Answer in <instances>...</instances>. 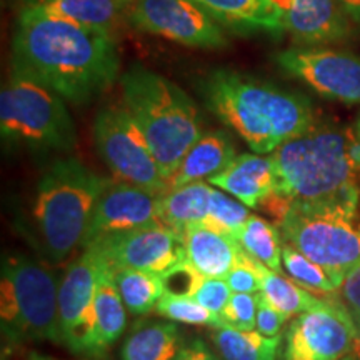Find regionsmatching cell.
Wrapping results in <instances>:
<instances>
[{
  "mask_svg": "<svg viewBox=\"0 0 360 360\" xmlns=\"http://www.w3.org/2000/svg\"><path fill=\"white\" fill-rule=\"evenodd\" d=\"M12 67L82 105L114 85L120 53L110 30L25 8L13 32Z\"/></svg>",
  "mask_w": 360,
  "mask_h": 360,
  "instance_id": "1",
  "label": "cell"
},
{
  "mask_svg": "<svg viewBox=\"0 0 360 360\" xmlns=\"http://www.w3.org/2000/svg\"><path fill=\"white\" fill-rule=\"evenodd\" d=\"M127 4L129 0H44L30 8L45 15L112 32L122 19H127Z\"/></svg>",
  "mask_w": 360,
  "mask_h": 360,
  "instance_id": "23",
  "label": "cell"
},
{
  "mask_svg": "<svg viewBox=\"0 0 360 360\" xmlns=\"http://www.w3.org/2000/svg\"><path fill=\"white\" fill-rule=\"evenodd\" d=\"M289 321V315H285L281 310L274 307L265 297L260 294L259 307H257V323H255V330L267 337L281 335L282 327Z\"/></svg>",
  "mask_w": 360,
  "mask_h": 360,
  "instance_id": "37",
  "label": "cell"
},
{
  "mask_svg": "<svg viewBox=\"0 0 360 360\" xmlns=\"http://www.w3.org/2000/svg\"><path fill=\"white\" fill-rule=\"evenodd\" d=\"M359 135H360V122H359Z\"/></svg>",
  "mask_w": 360,
  "mask_h": 360,
  "instance_id": "45",
  "label": "cell"
},
{
  "mask_svg": "<svg viewBox=\"0 0 360 360\" xmlns=\"http://www.w3.org/2000/svg\"><path fill=\"white\" fill-rule=\"evenodd\" d=\"M282 29L307 45L337 42L350 34L347 12L339 0H292Z\"/></svg>",
  "mask_w": 360,
  "mask_h": 360,
  "instance_id": "17",
  "label": "cell"
},
{
  "mask_svg": "<svg viewBox=\"0 0 360 360\" xmlns=\"http://www.w3.org/2000/svg\"><path fill=\"white\" fill-rule=\"evenodd\" d=\"M212 340L222 360H277L282 335L267 337L259 330L215 328Z\"/></svg>",
  "mask_w": 360,
  "mask_h": 360,
  "instance_id": "25",
  "label": "cell"
},
{
  "mask_svg": "<svg viewBox=\"0 0 360 360\" xmlns=\"http://www.w3.org/2000/svg\"><path fill=\"white\" fill-rule=\"evenodd\" d=\"M259 299L260 292H257V294L233 292L222 312V317L227 322V326L238 328V330H255Z\"/></svg>",
  "mask_w": 360,
  "mask_h": 360,
  "instance_id": "33",
  "label": "cell"
},
{
  "mask_svg": "<svg viewBox=\"0 0 360 360\" xmlns=\"http://www.w3.org/2000/svg\"><path fill=\"white\" fill-rule=\"evenodd\" d=\"M155 312L167 321L188 323V326H207L214 328L229 327L222 315L210 312L191 295H179L165 292L157 304Z\"/></svg>",
  "mask_w": 360,
  "mask_h": 360,
  "instance_id": "30",
  "label": "cell"
},
{
  "mask_svg": "<svg viewBox=\"0 0 360 360\" xmlns=\"http://www.w3.org/2000/svg\"><path fill=\"white\" fill-rule=\"evenodd\" d=\"M182 347V334L177 323L143 321L130 328L120 357L122 360H177Z\"/></svg>",
  "mask_w": 360,
  "mask_h": 360,
  "instance_id": "21",
  "label": "cell"
},
{
  "mask_svg": "<svg viewBox=\"0 0 360 360\" xmlns=\"http://www.w3.org/2000/svg\"><path fill=\"white\" fill-rule=\"evenodd\" d=\"M0 132L6 146L34 152H70L77 146L64 98L15 67L0 92Z\"/></svg>",
  "mask_w": 360,
  "mask_h": 360,
  "instance_id": "6",
  "label": "cell"
},
{
  "mask_svg": "<svg viewBox=\"0 0 360 360\" xmlns=\"http://www.w3.org/2000/svg\"><path fill=\"white\" fill-rule=\"evenodd\" d=\"M209 182L231 193L249 209H257L276 191V170L270 155L242 154Z\"/></svg>",
  "mask_w": 360,
  "mask_h": 360,
  "instance_id": "19",
  "label": "cell"
},
{
  "mask_svg": "<svg viewBox=\"0 0 360 360\" xmlns=\"http://www.w3.org/2000/svg\"><path fill=\"white\" fill-rule=\"evenodd\" d=\"M127 309L117 289L114 269L107 262L98 278L96 297L84 326L69 344L72 354L84 357H98L109 350L127 327Z\"/></svg>",
  "mask_w": 360,
  "mask_h": 360,
  "instance_id": "15",
  "label": "cell"
},
{
  "mask_svg": "<svg viewBox=\"0 0 360 360\" xmlns=\"http://www.w3.org/2000/svg\"><path fill=\"white\" fill-rule=\"evenodd\" d=\"M97 245L114 269H135L164 276L186 260L182 237L162 222L103 237Z\"/></svg>",
  "mask_w": 360,
  "mask_h": 360,
  "instance_id": "13",
  "label": "cell"
},
{
  "mask_svg": "<svg viewBox=\"0 0 360 360\" xmlns=\"http://www.w3.org/2000/svg\"><path fill=\"white\" fill-rule=\"evenodd\" d=\"M127 20L135 29L186 47L227 45L222 24L197 0H129Z\"/></svg>",
  "mask_w": 360,
  "mask_h": 360,
  "instance_id": "10",
  "label": "cell"
},
{
  "mask_svg": "<svg viewBox=\"0 0 360 360\" xmlns=\"http://www.w3.org/2000/svg\"><path fill=\"white\" fill-rule=\"evenodd\" d=\"M220 24L245 30L281 34L282 20L265 0H197Z\"/></svg>",
  "mask_w": 360,
  "mask_h": 360,
  "instance_id": "24",
  "label": "cell"
},
{
  "mask_svg": "<svg viewBox=\"0 0 360 360\" xmlns=\"http://www.w3.org/2000/svg\"><path fill=\"white\" fill-rule=\"evenodd\" d=\"M109 180L75 157L57 159L45 169L35 186L27 225L44 259L60 264L82 249L94 207Z\"/></svg>",
  "mask_w": 360,
  "mask_h": 360,
  "instance_id": "4",
  "label": "cell"
},
{
  "mask_svg": "<svg viewBox=\"0 0 360 360\" xmlns=\"http://www.w3.org/2000/svg\"><path fill=\"white\" fill-rule=\"evenodd\" d=\"M281 69L321 96L360 103V57L322 47H290L276 53Z\"/></svg>",
  "mask_w": 360,
  "mask_h": 360,
  "instance_id": "12",
  "label": "cell"
},
{
  "mask_svg": "<svg viewBox=\"0 0 360 360\" xmlns=\"http://www.w3.org/2000/svg\"><path fill=\"white\" fill-rule=\"evenodd\" d=\"M107 259L97 245H87L65 269L58 282V314H60L62 345L69 344L84 326L96 297L97 283Z\"/></svg>",
  "mask_w": 360,
  "mask_h": 360,
  "instance_id": "16",
  "label": "cell"
},
{
  "mask_svg": "<svg viewBox=\"0 0 360 360\" xmlns=\"http://www.w3.org/2000/svg\"><path fill=\"white\" fill-rule=\"evenodd\" d=\"M162 277H164L165 282V292L192 297L204 276H200L195 269L191 267V265L184 260L182 264L175 265L174 269H170L169 272L164 274Z\"/></svg>",
  "mask_w": 360,
  "mask_h": 360,
  "instance_id": "36",
  "label": "cell"
},
{
  "mask_svg": "<svg viewBox=\"0 0 360 360\" xmlns=\"http://www.w3.org/2000/svg\"><path fill=\"white\" fill-rule=\"evenodd\" d=\"M124 107L148 142L165 180L204 134L199 107L177 84L143 65H132L120 79Z\"/></svg>",
  "mask_w": 360,
  "mask_h": 360,
  "instance_id": "5",
  "label": "cell"
},
{
  "mask_svg": "<svg viewBox=\"0 0 360 360\" xmlns=\"http://www.w3.org/2000/svg\"><path fill=\"white\" fill-rule=\"evenodd\" d=\"M349 17L360 22V0H339Z\"/></svg>",
  "mask_w": 360,
  "mask_h": 360,
  "instance_id": "39",
  "label": "cell"
},
{
  "mask_svg": "<svg viewBox=\"0 0 360 360\" xmlns=\"http://www.w3.org/2000/svg\"><path fill=\"white\" fill-rule=\"evenodd\" d=\"M160 222V195L119 179H110L94 207L84 247L134 229Z\"/></svg>",
  "mask_w": 360,
  "mask_h": 360,
  "instance_id": "14",
  "label": "cell"
},
{
  "mask_svg": "<svg viewBox=\"0 0 360 360\" xmlns=\"http://www.w3.org/2000/svg\"><path fill=\"white\" fill-rule=\"evenodd\" d=\"M270 270L257 260H254L249 255L242 254V259L233 265L231 272L224 278L227 281L232 292H242V294H257L262 290L264 277Z\"/></svg>",
  "mask_w": 360,
  "mask_h": 360,
  "instance_id": "32",
  "label": "cell"
},
{
  "mask_svg": "<svg viewBox=\"0 0 360 360\" xmlns=\"http://www.w3.org/2000/svg\"><path fill=\"white\" fill-rule=\"evenodd\" d=\"M0 323L8 344H62L58 283L52 270L27 255L4 257Z\"/></svg>",
  "mask_w": 360,
  "mask_h": 360,
  "instance_id": "7",
  "label": "cell"
},
{
  "mask_svg": "<svg viewBox=\"0 0 360 360\" xmlns=\"http://www.w3.org/2000/svg\"><path fill=\"white\" fill-rule=\"evenodd\" d=\"M339 360H354V357H352V355H347V357H342Z\"/></svg>",
  "mask_w": 360,
  "mask_h": 360,
  "instance_id": "44",
  "label": "cell"
},
{
  "mask_svg": "<svg viewBox=\"0 0 360 360\" xmlns=\"http://www.w3.org/2000/svg\"><path fill=\"white\" fill-rule=\"evenodd\" d=\"M82 360H105V359H102V355H98V357H84Z\"/></svg>",
  "mask_w": 360,
  "mask_h": 360,
  "instance_id": "43",
  "label": "cell"
},
{
  "mask_svg": "<svg viewBox=\"0 0 360 360\" xmlns=\"http://www.w3.org/2000/svg\"><path fill=\"white\" fill-rule=\"evenodd\" d=\"M212 193L205 180L169 188L160 195V222L182 237L191 225L204 224L209 217Z\"/></svg>",
  "mask_w": 360,
  "mask_h": 360,
  "instance_id": "22",
  "label": "cell"
},
{
  "mask_svg": "<svg viewBox=\"0 0 360 360\" xmlns=\"http://www.w3.org/2000/svg\"><path fill=\"white\" fill-rule=\"evenodd\" d=\"M282 236L277 225H272L259 215H250L237 242L249 257L265 265L272 272L282 274Z\"/></svg>",
  "mask_w": 360,
  "mask_h": 360,
  "instance_id": "27",
  "label": "cell"
},
{
  "mask_svg": "<svg viewBox=\"0 0 360 360\" xmlns=\"http://www.w3.org/2000/svg\"><path fill=\"white\" fill-rule=\"evenodd\" d=\"M40 2H44V0H12V4L15 6L20 11H25V8H30V7H35L39 6Z\"/></svg>",
  "mask_w": 360,
  "mask_h": 360,
  "instance_id": "41",
  "label": "cell"
},
{
  "mask_svg": "<svg viewBox=\"0 0 360 360\" xmlns=\"http://www.w3.org/2000/svg\"><path fill=\"white\" fill-rule=\"evenodd\" d=\"M19 360H58V359H53V357H49V355H42L39 352H29L25 355V357H22Z\"/></svg>",
  "mask_w": 360,
  "mask_h": 360,
  "instance_id": "42",
  "label": "cell"
},
{
  "mask_svg": "<svg viewBox=\"0 0 360 360\" xmlns=\"http://www.w3.org/2000/svg\"><path fill=\"white\" fill-rule=\"evenodd\" d=\"M177 360H220L217 354L207 347L204 340L195 339L191 340L188 344H184L182 350H180Z\"/></svg>",
  "mask_w": 360,
  "mask_h": 360,
  "instance_id": "38",
  "label": "cell"
},
{
  "mask_svg": "<svg viewBox=\"0 0 360 360\" xmlns=\"http://www.w3.org/2000/svg\"><path fill=\"white\" fill-rule=\"evenodd\" d=\"M277 227L285 244L337 277L344 278L350 269L360 264L357 210L289 205Z\"/></svg>",
  "mask_w": 360,
  "mask_h": 360,
  "instance_id": "8",
  "label": "cell"
},
{
  "mask_svg": "<svg viewBox=\"0 0 360 360\" xmlns=\"http://www.w3.org/2000/svg\"><path fill=\"white\" fill-rule=\"evenodd\" d=\"M114 278L125 309L132 315L152 312L165 294L164 277L159 274L135 269H114Z\"/></svg>",
  "mask_w": 360,
  "mask_h": 360,
  "instance_id": "26",
  "label": "cell"
},
{
  "mask_svg": "<svg viewBox=\"0 0 360 360\" xmlns=\"http://www.w3.org/2000/svg\"><path fill=\"white\" fill-rule=\"evenodd\" d=\"M350 130L315 129L283 142L270 155L276 192L289 205L357 210L360 172L349 157Z\"/></svg>",
  "mask_w": 360,
  "mask_h": 360,
  "instance_id": "3",
  "label": "cell"
},
{
  "mask_svg": "<svg viewBox=\"0 0 360 360\" xmlns=\"http://www.w3.org/2000/svg\"><path fill=\"white\" fill-rule=\"evenodd\" d=\"M265 299L269 300L274 307L281 310L285 315H300L307 310L317 307L322 302L312 292L304 289L292 278L283 277L278 272H270L264 277L262 290H260Z\"/></svg>",
  "mask_w": 360,
  "mask_h": 360,
  "instance_id": "29",
  "label": "cell"
},
{
  "mask_svg": "<svg viewBox=\"0 0 360 360\" xmlns=\"http://www.w3.org/2000/svg\"><path fill=\"white\" fill-rule=\"evenodd\" d=\"M265 2H267L269 6L277 12V15L281 17V20H282V17L285 15V12L289 11L290 6H292V0H265Z\"/></svg>",
  "mask_w": 360,
  "mask_h": 360,
  "instance_id": "40",
  "label": "cell"
},
{
  "mask_svg": "<svg viewBox=\"0 0 360 360\" xmlns=\"http://www.w3.org/2000/svg\"><path fill=\"white\" fill-rule=\"evenodd\" d=\"M199 92L207 109L244 139L255 154H272L314 125L309 98L242 72H209L200 80Z\"/></svg>",
  "mask_w": 360,
  "mask_h": 360,
  "instance_id": "2",
  "label": "cell"
},
{
  "mask_svg": "<svg viewBox=\"0 0 360 360\" xmlns=\"http://www.w3.org/2000/svg\"><path fill=\"white\" fill-rule=\"evenodd\" d=\"M282 265L285 274L292 281H295L304 289L315 294L330 295L339 289L344 278L334 276L323 269L322 265L315 264L314 260L305 257L302 252L283 242L282 247Z\"/></svg>",
  "mask_w": 360,
  "mask_h": 360,
  "instance_id": "28",
  "label": "cell"
},
{
  "mask_svg": "<svg viewBox=\"0 0 360 360\" xmlns=\"http://www.w3.org/2000/svg\"><path fill=\"white\" fill-rule=\"evenodd\" d=\"M236 157V146L229 134L224 130L204 132L180 160L177 170L169 179V188L210 180L227 169Z\"/></svg>",
  "mask_w": 360,
  "mask_h": 360,
  "instance_id": "20",
  "label": "cell"
},
{
  "mask_svg": "<svg viewBox=\"0 0 360 360\" xmlns=\"http://www.w3.org/2000/svg\"><path fill=\"white\" fill-rule=\"evenodd\" d=\"M182 242L186 262L204 277L224 278L244 254L237 238L205 224L191 225L182 233Z\"/></svg>",
  "mask_w": 360,
  "mask_h": 360,
  "instance_id": "18",
  "label": "cell"
},
{
  "mask_svg": "<svg viewBox=\"0 0 360 360\" xmlns=\"http://www.w3.org/2000/svg\"><path fill=\"white\" fill-rule=\"evenodd\" d=\"M233 294L225 278L220 277H202V281L193 292V299L210 312L222 315L225 305Z\"/></svg>",
  "mask_w": 360,
  "mask_h": 360,
  "instance_id": "35",
  "label": "cell"
},
{
  "mask_svg": "<svg viewBox=\"0 0 360 360\" xmlns=\"http://www.w3.org/2000/svg\"><path fill=\"white\" fill-rule=\"evenodd\" d=\"M330 299L340 304L350 315L360 339V264L345 274L340 287L334 294H330Z\"/></svg>",
  "mask_w": 360,
  "mask_h": 360,
  "instance_id": "34",
  "label": "cell"
},
{
  "mask_svg": "<svg viewBox=\"0 0 360 360\" xmlns=\"http://www.w3.org/2000/svg\"><path fill=\"white\" fill-rule=\"evenodd\" d=\"M249 217V207L242 204L233 195H229L222 188L220 191H215L214 188L209 217L204 220L205 225L237 238Z\"/></svg>",
  "mask_w": 360,
  "mask_h": 360,
  "instance_id": "31",
  "label": "cell"
},
{
  "mask_svg": "<svg viewBox=\"0 0 360 360\" xmlns=\"http://www.w3.org/2000/svg\"><path fill=\"white\" fill-rule=\"evenodd\" d=\"M94 142L115 179L159 195L169 191L148 142L124 105H109L98 112L94 120Z\"/></svg>",
  "mask_w": 360,
  "mask_h": 360,
  "instance_id": "9",
  "label": "cell"
},
{
  "mask_svg": "<svg viewBox=\"0 0 360 360\" xmlns=\"http://www.w3.org/2000/svg\"><path fill=\"white\" fill-rule=\"evenodd\" d=\"M359 340L350 315L328 297L290 323L283 360H339L352 354Z\"/></svg>",
  "mask_w": 360,
  "mask_h": 360,
  "instance_id": "11",
  "label": "cell"
}]
</instances>
